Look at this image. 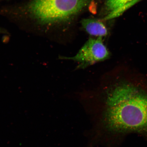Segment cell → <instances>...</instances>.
<instances>
[{
  "instance_id": "3",
  "label": "cell",
  "mask_w": 147,
  "mask_h": 147,
  "mask_svg": "<svg viewBox=\"0 0 147 147\" xmlns=\"http://www.w3.org/2000/svg\"><path fill=\"white\" fill-rule=\"evenodd\" d=\"M102 38H89L76 55L65 58L78 62L80 68H84L96 62L107 59L110 53L103 43Z\"/></svg>"
},
{
  "instance_id": "1",
  "label": "cell",
  "mask_w": 147,
  "mask_h": 147,
  "mask_svg": "<svg viewBox=\"0 0 147 147\" xmlns=\"http://www.w3.org/2000/svg\"><path fill=\"white\" fill-rule=\"evenodd\" d=\"M105 125L109 131L134 133L147 138V94L134 86H117L108 93Z\"/></svg>"
},
{
  "instance_id": "5",
  "label": "cell",
  "mask_w": 147,
  "mask_h": 147,
  "mask_svg": "<svg viewBox=\"0 0 147 147\" xmlns=\"http://www.w3.org/2000/svg\"><path fill=\"white\" fill-rule=\"evenodd\" d=\"M81 23L86 32L90 35L102 37L108 34L107 29L101 20L87 18L82 20Z\"/></svg>"
},
{
  "instance_id": "4",
  "label": "cell",
  "mask_w": 147,
  "mask_h": 147,
  "mask_svg": "<svg viewBox=\"0 0 147 147\" xmlns=\"http://www.w3.org/2000/svg\"><path fill=\"white\" fill-rule=\"evenodd\" d=\"M140 0H106L105 8L108 14L103 21L113 19L118 17L127 9Z\"/></svg>"
},
{
  "instance_id": "2",
  "label": "cell",
  "mask_w": 147,
  "mask_h": 147,
  "mask_svg": "<svg viewBox=\"0 0 147 147\" xmlns=\"http://www.w3.org/2000/svg\"><path fill=\"white\" fill-rule=\"evenodd\" d=\"M90 0H29L21 11L36 26L47 30L68 21L89 4Z\"/></svg>"
}]
</instances>
